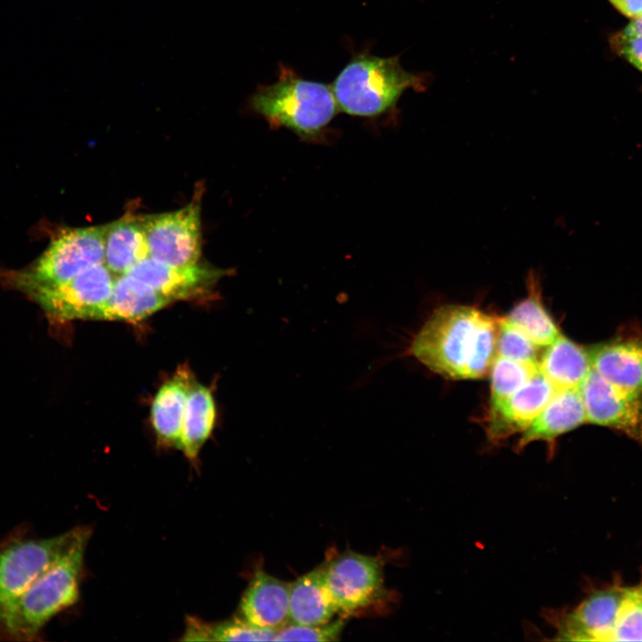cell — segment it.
<instances>
[{
	"instance_id": "5b68a950",
	"label": "cell",
	"mask_w": 642,
	"mask_h": 642,
	"mask_svg": "<svg viewBox=\"0 0 642 642\" xmlns=\"http://www.w3.org/2000/svg\"><path fill=\"white\" fill-rule=\"evenodd\" d=\"M105 232L106 225L62 230L31 265L21 270H0V284L29 294L103 264Z\"/></svg>"
},
{
	"instance_id": "4fadbf2b",
	"label": "cell",
	"mask_w": 642,
	"mask_h": 642,
	"mask_svg": "<svg viewBox=\"0 0 642 642\" xmlns=\"http://www.w3.org/2000/svg\"><path fill=\"white\" fill-rule=\"evenodd\" d=\"M556 388L539 372L511 396L490 407L486 432L490 441L500 442L523 432L556 393Z\"/></svg>"
},
{
	"instance_id": "30bf717a",
	"label": "cell",
	"mask_w": 642,
	"mask_h": 642,
	"mask_svg": "<svg viewBox=\"0 0 642 642\" xmlns=\"http://www.w3.org/2000/svg\"><path fill=\"white\" fill-rule=\"evenodd\" d=\"M579 391L587 422L619 430L642 442V393L616 386L594 369Z\"/></svg>"
},
{
	"instance_id": "6da1fadb",
	"label": "cell",
	"mask_w": 642,
	"mask_h": 642,
	"mask_svg": "<svg viewBox=\"0 0 642 642\" xmlns=\"http://www.w3.org/2000/svg\"><path fill=\"white\" fill-rule=\"evenodd\" d=\"M498 320L473 306H440L414 336L408 354L444 378L481 379L496 356Z\"/></svg>"
},
{
	"instance_id": "7a4b0ae2",
	"label": "cell",
	"mask_w": 642,
	"mask_h": 642,
	"mask_svg": "<svg viewBox=\"0 0 642 642\" xmlns=\"http://www.w3.org/2000/svg\"><path fill=\"white\" fill-rule=\"evenodd\" d=\"M90 536V528L77 527L75 537L53 565L0 611L1 641L39 639L49 621L78 602Z\"/></svg>"
},
{
	"instance_id": "9a60e30c",
	"label": "cell",
	"mask_w": 642,
	"mask_h": 642,
	"mask_svg": "<svg viewBox=\"0 0 642 642\" xmlns=\"http://www.w3.org/2000/svg\"><path fill=\"white\" fill-rule=\"evenodd\" d=\"M592 369L616 386L642 393V338H620L587 349Z\"/></svg>"
},
{
	"instance_id": "7402d4cb",
	"label": "cell",
	"mask_w": 642,
	"mask_h": 642,
	"mask_svg": "<svg viewBox=\"0 0 642 642\" xmlns=\"http://www.w3.org/2000/svg\"><path fill=\"white\" fill-rule=\"evenodd\" d=\"M216 407L210 390L193 383L184 414L179 449L194 462L215 424Z\"/></svg>"
},
{
	"instance_id": "f1b7e54d",
	"label": "cell",
	"mask_w": 642,
	"mask_h": 642,
	"mask_svg": "<svg viewBox=\"0 0 642 642\" xmlns=\"http://www.w3.org/2000/svg\"><path fill=\"white\" fill-rule=\"evenodd\" d=\"M613 50L642 73V35L621 30L612 37Z\"/></svg>"
},
{
	"instance_id": "ac0fdd59",
	"label": "cell",
	"mask_w": 642,
	"mask_h": 642,
	"mask_svg": "<svg viewBox=\"0 0 642 642\" xmlns=\"http://www.w3.org/2000/svg\"><path fill=\"white\" fill-rule=\"evenodd\" d=\"M193 383L190 370L186 366L180 367L159 389L152 401V424L159 440L165 445L180 447L184 414Z\"/></svg>"
},
{
	"instance_id": "7c38bea8",
	"label": "cell",
	"mask_w": 642,
	"mask_h": 642,
	"mask_svg": "<svg viewBox=\"0 0 642 642\" xmlns=\"http://www.w3.org/2000/svg\"><path fill=\"white\" fill-rule=\"evenodd\" d=\"M229 274L209 264L171 266L150 257L133 266L129 275L165 296L173 300H192L211 292L218 280Z\"/></svg>"
},
{
	"instance_id": "484cf974",
	"label": "cell",
	"mask_w": 642,
	"mask_h": 642,
	"mask_svg": "<svg viewBox=\"0 0 642 642\" xmlns=\"http://www.w3.org/2000/svg\"><path fill=\"white\" fill-rule=\"evenodd\" d=\"M612 641H642V583L626 588Z\"/></svg>"
},
{
	"instance_id": "4316f807",
	"label": "cell",
	"mask_w": 642,
	"mask_h": 642,
	"mask_svg": "<svg viewBox=\"0 0 642 642\" xmlns=\"http://www.w3.org/2000/svg\"><path fill=\"white\" fill-rule=\"evenodd\" d=\"M537 346L505 317H499L496 355L517 361L539 363Z\"/></svg>"
},
{
	"instance_id": "603a6c76",
	"label": "cell",
	"mask_w": 642,
	"mask_h": 642,
	"mask_svg": "<svg viewBox=\"0 0 642 642\" xmlns=\"http://www.w3.org/2000/svg\"><path fill=\"white\" fill-rule=\"evenodd\" d=\"M527 296L505 317L520 328L537 346L547 347L561 333L541 299L538 276L531 271L527 277Z\"/></svg>"
},
{
	"instance_id": "8fae6325",
	"label": "cell",
	"mask_w": 642,
	"mask_h": 642,
	"mask_svg": "<svg viewBox=\"0 0 642 642\" xmlns=\"http://www.w3.org/2000/svg\"><path fill=\"white\" fill-rule=\"evenodd\" d=\"M625 591L619 586L599 589L569 611L548 612L547 620L556 630V639L612 641Z\"/></svg>"
},
{
	"instance_id": "52a82bcc",
	"label": "cell",
	"mask_w": 642,
	"mask_h": 642,
	"mask_svg": "<svg viewBox=\"0 0 642 642\" xmlns=\"http://www.w3.org/2000/svg\"><path fill=\"white\" fill-rule=\"evenodd\" d=\"M202 186L185 207L145 215L149 257L171 266H190L201 257Z\"/></svg>"
},
{
	"instance_id": "2e32d148",
	"label": "cell",
	"mask_w": 642,
	"mask_h": 642,
	"mask_svg": "<svg viewBox=\"0 0 642 642\" xmlns=\"http://www.w3.org/2000/svg\"><path fill=\"white\" fill-rule=\"evenodd\" d=\"M290 585L257 572L240 603L243 617L259 627L279 630L290 620Z\"/></svg>"
},
{
	"instance_id": "d4e9b609",
	"label": "cell",
	"mask_w": 642,
	"mask_h": 642,
	"mask_svg": "<svg viewBox=\"0 0 642 642\" xmlns=\"http://www.w3.org/2000/svg\"><path fill=\"white\" fill-rule=\"evenodd\" d=\"M538 363L513 360L496 355L491 364L490 407L511 396L539 372Z\"/></svg>"
},
{
	"instance_id": "f546056e",
	"label": "cell",
	"mask_w": 642,
	"mask_h": 642,
	"mask_svg": "<svg viewBox=\"0 0 642 642\" xmlns=\"http://www.w3.org/2000/svg\"><path fill=\"white\" fill-rule=\"evenodd\" d=\"M622 14L637 19L642 17V0H609Z\"/></svg>"
},
{
	"instance_id": "cb8c5ba5",
	"label": "cell",
	"mask_w": 642,
	"mask_h": 642,
	"mask_svg": "<svg viewBox=\"0 0 642 642\" xmlns=\"http://www.w3.org/2000/svg\"><path fill=\"white\" fill-rule=\"evenodd\" d=\"M278 630L261 628L243 617L221 622H206L200 619L186 621L183 640L185 641H269Z\"/></svg>"
},
{
	"instance_id": "44dd1931",
	"label": "cell",
	"mask_w": 642,
	"mask_h": 642,
	"mask_svg": "<svg viewBox=\"0 0 642 642\" xmlns=\"http://www.w3.org/2000/svg\"><path fill=\"white\" fill-rule=\"evenodd\" d=\"M336 608L325 586L322 567L290 585L289 617L292 623L318 625L331 621Z\"/></svg>"
},
{
	"instance_id": "83f0119b",
	"label": "cell",
	"mask_w": 642,
	"mask_h": 642,
	"mask_svg": "<svg viewBox=\"0 0 642 642\" xmlns=\"http://www.w3.org/2000/svg\"><path fill=\"white\" fill-rule=\"evenodd\" d=\"M343 620L318 625H300L291 622L282 627L274 641H335L343 629Z\"/></svg>"
},
{
	"instance_id": "4dcf8cb0",
	"label": "cell",
	"mask_w": 642,
	"mask_h": 642,
	"mask_svg": "<svg viewBox=\"0 0 642 642\" xmlns=\"http://www.w3.org/2000/svg\"><path fill=\"white\" fill-rule=\"evenodd\" d=\"M622 30L627 33L642 35V17L633 19Z\"/></svg>"
},
{
	"instance_id": "ffe728a7",
	"label": "cell",
	"mask_w": 642,
	"mask_h": 642,
	"mask_svg": "<svg viewBox=\"0 0 642 642\" xmlns=\"http://www.w3.org/2000/svg\"><path fill=\"white\" fill-rule=\"evenodd\" d=\"M538 365L556 391L579 388L592 369L588 350L561 333L547 346Z\"/></svg>"
},
{
	"instance_id": "d6986e66",
	"label": "cell",
	"mask_w": 642,
	"mask_h": 642,
	"mask_svg": "<svg viewBox=\"0 0 642 642\" xmlns=\"http://www.w3.org/2000/svg\"><path fill=\"white\" fill-rule=\"evenodd\" d=\"M144 216L127 212L106 225L104 264L115 276L149 257Z\"/></svg>"
},
{
	"instance_id": "9c48e42d",
	"label": "cell",
	"mask_w": 642,
	"mask_h": 642,
	"mask_svg": "<svg viewBox=\"0 0 642 642\" xmlns=\"http://www.w3.org/2000/svg\"><path fill=\"white\" fill-rule=\"evenodd\" d=\"M321 567L337 613H353L384 595L382 565L374 557L347 551Z\"/></svg>"
},
{
	"instance_id": "5bb4252c",
	"label": "cell",
	"mask_w": 642,
	"mask_h": 642,
	"mask_svg": "<svg viewBox=\"0 0 642 642\" xmlns=\"http://www.w3.org/2000/svg\"><path fill=\"white\" fill-rule=\"evenodd\" d=\"M587 422L579 388L558 390L538 416L522 432L515 450H522L534 441L554 444L562 434Z\"/></svg>"
},
{
	"instance_id": "e0dca14e",
	"label": "cell",
	"mask_w": 642,
	"mask_h": 642,
	"mask_svg": "<svg viewBox=\"0 0 642 642\" xmlns=\"http://www.w3.org/2000/svg\"><path fill=\"white\" fill-rule=\"evenodd\" d=\"M170 300L144 282L127 274L116 276L111 292L92 320L139 321Z\"/></svg>"
},
{
	"instance_id": "3957f363",
	"label": "cell",
	"mask_w": 642,
	"mask_h": 642,
	"mask_svg": "<svg viewBox=\"0 0 642 642\" xmlns=\"http://www.w3.org/2000/svg\"><path fill=\"white\" fill-rule=\"evenodd\" d=\"M249 105L271 126L285 127L304 139L318 136L338 108L331 87L303 79L285 67L276 82L257 88Z\"/></svg>"
},
{
	"instance_id": "277c9868",
	"label": "cell",
	"mask_w": 642,
	"mask_h": 642,
	"mask_svg": "<svg viewBox=\"0 0 642 642\" xmlns=\"http://www.w3.org/2000/svg\"><path fill=\"white\" fill-rule=\"evenodd\" d=\"M424 86V78L405 70L398 57L360 54L340 72L332 89L344 112L374 117L394 108L406 89Z\"/></svg>"
},
{
	"instance_id": "ba28073f",
	"label": "cell",
	"mask_w": 642,
	"mask_h": 642,
	"mask_svg": "<svg viewBox=\"0 0 642 642\" xmlns=\"http://www.w3.org/2000/svg\"><path fill=\"white\" fill-rule=\"evenodd\" d=\"M115 277L103 263L80 272L67 282L37 289L27 295L42 308L51 322L92 319L95 310L109 298Z\"/></svg>"
},
{
	"instance_id": "8992f818",
	"label": "cell",
	"mask_w": 642,
	"mask_h": 642,
	"mask_svg": "<svg viewBox=\"0 0 642 642\" xmlns=\"http://www.w3.org/2000/svg\"><path fill=\"white\" fill-rule=\"evenodd\" d=\"M77 527L51 538L37 537L28 523L0 540V611L21 595L60 557Z\"/></svg>"
}]
</instances>
